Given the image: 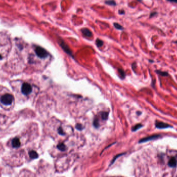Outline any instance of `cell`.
Segmentation results:
<instances>
[{"label":"cell","mask_w":177,"mask_h":177,"mask_svg":"<svg viewBox=\"0 0 177 177\" xmlns=\"http://www.w3.org/2000/svg\"><path fill=\"white\" fill-rule=\"evenodd\" d=\"M14 104V97L9 90L0 89V105L6 109L12 107Z\"/></svg>","instance_id":"1"},{"label":"cell","mask_w":177,"mask_h":177,"mask_svg":"<svg viewBox=\"0 0 177 177\" xmlns=\"http://www.w3.org/2000/svg\"><path fill=\"white\" fill-rule=\"evenodd\" d=\"M17 92L21 97L28 96L33 92L32 85L28 82H17Z\"/></svg>","instance_id":"2"},{"label":"cell","mask_w":177,"mask_h":177,"mask_svg":"<svg viewBox=\"0 0 177 177\" xmlns=\"http://www.w3.org/2000/svg\"><path fill=\"white\" fill-rule=\"evenodd\" d=\"M35 52L36 55L40 58L44 59L48 56V52L45 49L41 47H36L35 49Z\"/></svg>","instance_id":"3"},{"label":"cell","mask_w":177,"mask_h":177,"mask_svg":"<svg viewBox=\"0 0 177 177\" xmlns=\"http://www.w3.org/2000/svg\"><path fill=\"white\" fill-rule=\"evenodd\" d=\"M59 43L60 46L61 47V48L63 49V50H64L66 53H67V54L69 55L70 56H71L72 57H73L72 52L71 50V49H69V47L67 46V45H66L65 44V43L63 41V40L60 38L59 40Z\"/></svg>","instance_id":"4"},{"label":"cell","mask_w":177,"mask_h":177,"mask_svg":"<svg viewBox=\"0 0 177 177\" xmlns=\"http://www.w3.org/2000/svg\"><path fill=\"white\" fill-rule=\"evenodd\" d=\"M155 125L156 128L159 129H164L169 128H172V126H171V125H170L169 124H167V123L157 121L155 123Z\"/></svg>","instance_id":"5"},{"label":"cell","mask_w":177,"mask_h":177,"mask_svg":"<svg viewBox=\"0 0 177 177\" xmlns=\"http://www.w3.org/2000/svg\"><path fill=\"white\" fill-rule=\"evenodd\" d=\"M161 137V135H153L146 137L143 138L141 139H140L139 141V143L146 142H147L148 141H150V140L156 139L159 138V137Z\"/></svg>","instance_id":"6"},{"label":"cell","mask_w":177,"mask_h":177,"mask_svg":"<svg viewBox=\"0 0 177 177\" xmlns=\"http://www.w3.org/2000/svg\"><path fill=\"white\" fill-rule=\"evenodd\" d=\"M20 139L16 137L12 140V145L13 148H18L20 146Z\"/></svg>","instance_id":"7"},{"label":"cell","mask_w":177,"mask_h":177,"mask_svg":"<svg viewBox=\"0 0 177 177\" xmlns=\"http://www.w3.org/2000/svg\"><path fill=\"white\" fill-rule=\"evenodd\" d=\"M82 34L86 37H91L92 36V33L90 30L87 28H83L81 29Z\"/></svg>","instance_id":"8"},{"label":"cell","mask_w":177,"mask_h":177,"mask_svg":"<svg viewBox=\"0 0 177 177\" xmlns=\"http://www.w3.org/2000/svg\"><path fill=\"white\" fill-rule=\"evenodd\" d=\"M168 165L171 167H174L177 165V161L175 158H171L168 162Z\"/></svg>","instance_id":"9"},{"label":"cell","mask_w":177,"mask_h":177,"mask_svg":"<svg viewBox=\"0 0 177 177\" xmlns=\"http://www.w3.org/2000/svg\"><path fill=\"white\" fill-rule=\"evenodd\" d=\"M29 155L30 158L32 159H37L38 157V154H37V153L35 151H33V150L29 152Z\"/></svg>","instance_id":"10"},{"label":"cell","mask_w":177,"mask_h":177,"mask_svg":"<svg viewBox=\"0 0 177 177\" xmlns=\"http://www.w3.org/2000/svg\"><path fill=\"white\" fill-rule=\"evenodd\" d=\"M57 148L60 151H64L66 150V146L63 143H60L57 146Z\"/></svg>","instance_id":"11"},{"label":"cell","mask_w":177,"mask_h":177,"mask_svg":"<svg viewBox=\"0 0 177 177\" xmlns=\"http://www.w3.org/2000/svg\"><path fill=\"white\" fill-rule=\"evenodd\" d=\"M106 4H107L111 6H116V2L114 1V0H107L105 2Z\"/></svg>","instance_id":"12"},{"label":"cell","mask_w":177,"mask_h":177,"mask_svg":"<svg viewBox=\"0 0 177 177\" xmlns=\"http://www.w3.org/2000/svg\"><path fill=\"white\" fill-rule=\"evenodd\" d=\"M143 126V125L141 124H136V125H135L132 128V131L133 132H135L136 131H137L138 129H139V128H141Z\"/></svg>","instance_id":"13"},{"label":"cell","mask_w":177,"mask_h":177,"mask_svg":"<svg viewBox=\"0 0 177 177\" xmlns=\"http://www.w3.org/2000/svg\"><path fill=\"white\" fill-rule=\"evenodd\" d=\"M156 73H158V74H159V75H161L162 76H168L169 75L168 73L166 72H162L161 71H155Z\"/></svg>","instance_id":"14"},{"label":"cell","mask_w":177,"mask_h":177,"mask_svg":"<svg viewBox=\"0 0 177 177\" xmlns=\"http://www.w3.org/2000/svg\"><path fill=\"white\" fill-rule=\"evenodd\" d=\"M101 116L103 120H107L108 119V113L107 112H102L101 113Z\"/></svg>","instance_id":"15"},{"label":"cell","mask_w":177,"mask_h":177,"mask_svg":"<svg viewBox=\"0 0 177 177\" xmlns=\"http://www.w3.org/2000/svg\"><path fill=\"white\" fill-rule=\"evenodd\" d=\"M118 71H119V73L120 76H121V77L123 79L125 77V74L124 72L123 71V70H122V69H118Z\"/></svg>","instance_id":"16"},{"label":"cell","mask_w":177,"mask_h":177,"mask_svg":"<svg viewBox=\"0 0 177 177\" xmlns=\"http://www.w3.org/2000/svg\"><path fill=\"white\" fill-rule=\"evenodd\" d=\"M96 44L98 47H100L103 45V42L99 39H97L96 40Z\"/></svg>","instance_id":"17"},{"label":"cell","mask_w":177,"mask_h":177,"mask_svg":"<svg viewBox=\"0 0 177 177\" xmlns=\"http://www.w3.org/2000/svg\"><path fill=\"white\" fill-rule=\"evenodd\" d=\"M93 125H94L95 128H98L99 127V121H98V120L97 118H95L94 120V121H93Z\"/></svg>","instance_id":"18"},{"label":"cell","mask_w":177,"mask_h":177,"mask_svg":"<svg viewBox=\"0 0 177 177\" xmlns=\"http://www.w3.org/2000/svg\"><path fill=\"white\" fill-rule=\"evenodd\" d=\"M113 25H114L115 27L118 30H123V26H121L120 24H119V23H113Z\"/></svg>","instance_id":"19"},{"label":"cell","mask_w":177,"mask_h":177,"mask_svg":"<svg viewBox=\"0 0 177 177\" xmlns=\"http://www.w3.org/2000/svg\"><path fill=\"white\" fill-rule=\"evenodd\" d=\"M76 128L78 130H82L83 129V126L81 124H77L76 125Z\"/></svg>","instance_id":"20"},{"label":"cell","mask_w":177,"mask_h":177,"mask_svg":"<svg viewBox=\"0 0 177 177\" xmlns=\"http://www.w3.org/2000/svg\"><path fill=\"white\" fill-rule=\"evenodd\" d=\"M58 133H59V134L61 135H64V132H63V129H62V128H61V127H60V128H58Z\"/></svg>","instance_id":"21"},{"label":"cell","mask_w":177,"mask_h":177,"mask_svg":"<svg viewBox=\"0 0 177 177\" xmlns=\"http://www.w3.org/2000/svg\"><path fill=\"white\" fill-rule=\"evenodd\" d=\"M123 154H118V155H117L116 156H115V158H114V159H113L112 160V162H111V164H110V165H112V164L115 162V161H116V159H117L119 156H121V155H123Z\"/></svg>","instance_id":"22"},{"label":"cell","mask_w":177,"mask_h":177,"mask_svg":"<svg viewBox=\"0 0 177 177\" xmlns=\"http://www.w3.org/2000/svg\"><path fill=\"white\" fill-rule=\"evenodd\" d=\"M119 13L120 15H123V14H124L125 12L124 11H123V10H120V11H119Z\"/></svg>","instance_id":"23"},{"label":"cell","mask_w":177,"mask_h":177,"mask_svg":"<svg viewBox=\"0 0 177 177\" xmlns=\"http://www.w3.org/2000/svg\"><path fill=\"white\" fill-rule=\"evenodd\" d=\"M156 12H153L152 13H151V14L150 15V17H153L154 16V15H156Z\"/></svg>","instance_id":"24"},{"label":"cell","mask_w":177,"mask_h":177,"mask_svg":"<svg viewBox=\"0 0 177 177\" xmlns=\"http://www.w3.org/2000/svg\"><path fill=\"white\" fill-rule=\"evenodd\" d=\"M167 1L171 2H173V3H177V0H167Z\"/></svg>","instance_id":"25"},{"label":"cell","mask_w":177,"mask_h":177,"mask_svg":"<svg viewBox=\"0 0 177 177\" xmlns=\"http://www.w3.org/2000/svg\"><path fill=\"white\" fill-rule=\"evenodd\" d=\"M137 1H139V2H140V1H142V0H137Z\"/></svg>","instance_id":"26"}]
</instances>
